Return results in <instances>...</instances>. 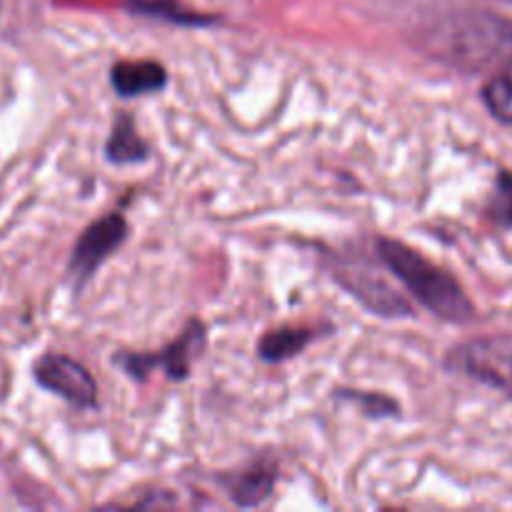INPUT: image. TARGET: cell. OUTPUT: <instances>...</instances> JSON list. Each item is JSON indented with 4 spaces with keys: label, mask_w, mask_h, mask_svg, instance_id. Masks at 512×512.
I'll return each mask as SVG.
<instances>
[{
    "label": "cell",
    "mask_w": 512,
    "mask_h": 512,
    "mask_svg": "<svg viewBox=\"0 0 512 512\" xmlns=\"http://www.w3.org/2000/svg\"><path fill=\"white\" fill-rule=\"evenodd\" d=\"M483 100L495 118L512 123V73H500L490 78L483 88Z\"/></svg>",
    "instance_id": "7c38bea8"
},
{
    "label": "cell",
    "mask_w": 512,
    "mask_h": 512,
    "mask_svg": "<svg viewBox=\"0 0 512 512\" xmlns=\"http://www.w3.org/2000/svg\"><path fill=\"white\" fill-rule=\"evenodd\" d=\"M128 10L133 15H145V18H158L165 23L185 25V28H203V25H213L215 15L200 13V10L188 8L180 0H128Z\"/></svg>",
    "instance_id": "8fae6325"
},
{
    "label": "cell",
    "mask_w": 512,
    "mask_h": 512,
    "mask_svg": "<svg viewBox=\"0 0 512 512\" xmlns=\"http://www.w3.org/2000/svg\"><path fill=\"white\" fill-rule=\"evenodd\" d=\"M130 228L128 220L120 213H108L105 218L95 220L85 228V233L80 235L78 243H75L73 255H70L68 273L73 278L75 288H83L90 278L95 275V270L115 255V250L125 243Z\"/></svg>",
    "instance_id": "3957f363"
},
{
    "label": "cell",
    "mask_w": 512,
    "mask_h": 512,
    "mask_svg": "<svg viewBox=\"0 0 512 512\" xmlns=\"http://www.w3.org/2000/svg\"><path fill=\"white\" fill-rule=\"evenodd\" d=\"M35 380L40 388L50 390L65 403L75 405L80 410L98 408V383L88 373L85 365L68 358L63 353H45L33 368Z\"/></svg>",
    "instance_id": "5b68a950"
},
{
    "label": "cell",
    "mask_w": 512,
    "mask_h": 512,
    "mask_svg": "<svg viewBox=\"0 0 512 512\" xmlns=\"http://www.w3.org/2000/svg\"><path fill=\"white\" fill-rule=\"evenodd\" d=\"M490 215L503 228H512V173H508V170L498 175V188H495Z\"/></svg>",
    "instance_id": "5bb4252c"
},
{
    "label": "cell",
    "mask_w": 512,
    "mask_h": 512,
    "mask_svg": "<svg viewBox=\"0 0 512 512\" xmlns=\"http://www.w3.org/2000/svg\"><path fill=\"white\" fill-rule=\"evenodd\" d=\"M338 280L350 293L358 295L360 303L373 310V313L385 315V318H408V315H413L408 300L400 298V293H395L378 275H370L368 278L365 270L348 265V268L338 270Z\"/></svg>",
    "instance_id": "8992f818"
},
{
    "label": "cell",
    "mask_w": 512,
    "mask_h": 512,
    "mask_svg": "<svg viewBox=\"0 0 512 512\" xmlns=\"http://www.w3.org/2000/svg\"><path fill=\"white\" fill-rule=\"evenodd\" d=\"M338 398L360 405L368 418H395V415H398V403H395L393 398H388V395L360 393V390H340Z\"/></svg>",
    "instance_id": "4fadbf2b"
},
{
    "label": "cell",
    "mask_w": 512,
    "mask_h": 512,
    "mask_svg": "<svg viewBox=\"0 0 512 512\" xmlns=\"http://www.w3.org/2000/svg\"><path fill=\"white\" fill-rule=\"evenodd\" d=\"M110 83L120 98L160 93L168 85V73L158 60H120L110 70Z\"/></svg>",
    "instance_id": "ba28073f"
},
{
    "label": "cell",
    "mask_w": 512,
    "mask_h": 512,
    "mask_svg": "<svg viewBox=\"0 0 512 512\" xmlns=\"http://www.w3.org/2000/svg\"><path fill=\"white\" fill-rule=\"evenodd\" d=\"M378 258L385 268L410 290L415 300L430 313L438 315L448 323H468L473 320L475 308L458 280L435 263H430L423 253H418L410 245L393 238L375 240Z\"/></svg>",
    "instance_id": "6da1fadb"
},
{
    "label": "cell",
    "mask_w": 512,
    "mask_h": 512,
    "mask_svg": "<svg viewBox=\"0 0 512 512\" xmlns=\"http://www.w3.org/2000/svg\"><path fill=\"white\" fill-rule=\"evenodd\" d=\"M318 328H295V325H283L270 333H265L258 343V355L265 363H283V360L295 358L303 353L315 338Z\"/></svg>",
    "instance_id": "30bf717a"
},
{
    "label": "cell",
    "mask_w": 512,
    "mask_h": 512,
    "mask_svg": "<svg viewBox=\"0 0 512 512\" xmlns=\"http://www.w3.org/2000/svg\"><path fill=\"white\" fill-rule=\"evenodd\" d=\"M275 480H278V468L270 460H258V463H250L248 468H240L220 478V485L238 508H258L273 495Z\"/></svg>",
    "instance_id": "52a82bcc"
},
{
    "label": "cell",
    "mask_w": 512,
    "mask_h": 512,
    "mask_svg": "<svg viewBox=\"0 0 512 512\" xmlns=\"http://www.w3.org/2000/svg\"><path fill=\"white\" fill-rule=\"evenodd\" d=\"M448 368L512 395V345L508 340H473L450 350Z\"/></svg>",
    "instance_id": "277c9868"
},
{
    "label": "cell",
    "mask_w": 512,
    "mask_h": 512,
    "mask_svg": "<svg viewBox=\"0 0 512 512\" xmlns=\"http://www.w3.org/2000/svg\"><path fill=\"white\" fill-rule=\"evenodd\" d=\"M205 343H208V328H205L203 320L193 318L178 335V340L165 345L160 353L118 355L115 363L135 380H145L155 368H165V375L170 380H185L193 368V360L203 353Z\"/></svg>",
    "instance_id": "7a4b0ae2"
},
{
    "label": "cell",
    "mask_w": 512,
    "mask_h": 512,
    "mask_svg": "<svg viewBox=\"0 0 512 512\" xmlns=\"http://www.w3.org/2000/svg\"><path fill=\"white\" fill-rule=\"evenodd\" d=\"M105 158L115 165H133L150 158V145L140 138L128 113H120L115 118L108 145H105Z\"/></svg>",
    "instance_id": "9c48e42d"
}]
</instances>
